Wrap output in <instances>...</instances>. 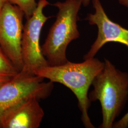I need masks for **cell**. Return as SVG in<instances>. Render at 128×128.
<instances>
[{
  "label": "cell",
  "instance_id": "cell-10",
  "mask_svg": "<svg viewBox=\"0 0 128 128\" xmlns=\"http://www.w3.org/2000/svg\"><path fill=\"white\" fill-rule=\"evenodd\" d=\"M7 1L12 4L17 6L22 10L26 20L32 16L38 5L36 0H7Z\"/></svg>",
  "mask_w": 128,
  "mask_h": 128
},
{
  "label": "cell",
  "instance_id": "cell-12",
  "mask_svg": "<svg viewBox=\"0 0 128 128\" xmlns=\"http://www.w3.org/2000/svg\"><path fill=\"white\" fill-rule=\"evenodd\" d=\"M120 4L128 8V0H118Z\"/></svg>",
  "mask_w": 128,
  "mask_h": 128
},
{
  "label": "cell",
  "instance_id": "cell-4",
  "mask_svg": "<svg viewBox=\"0 0 128 128\" xmlns=\"http://www.w3.org/2000/svg\"><path fill=\"white\" fill-rule=\"evenodd\" d=\"M49 4L46 0H38L36 9L24 25L21 42L23 68L20 71L35 74L37 70L50 66L40 46L42 28L50 18L46 16L43 10Z\"/></svg>",
  "mask_w": 128,
  "mask_h": 128
},
{
  "label": "cell",
  "instance_id": "cell-14",
  "mask_svg": "<svg viewBox=\"0 0 128 128\" xmlns=\"http://www.w3.org/2000/svg\"><path fill=\"white\" fill-rule=\"evenodd\" d=\"M7 2V0H0V11L2 10L5 4Z\"/></svg>",
  "mask_w": 128,
  "mask_h": 128
},
{
  "label": "cell",
  "instance_id": "cell-13",
  "mask_svg": "<svg viewBox=\"0 0 128 128\" xmlns=\"http://www.w3.org/2000/svg\"><path fill=\"white\" fill-rule=\"evenodd\" d=\"M91 0H81L82 5L84 7H87L90 3Z\"/></svg>",
  "mask_w": 128,
  "mask_h": 128
},
{
  "label": "cell",
  "instance_id": "cell-5",
  "mask_svg": "<svg viewBox=\"0 0 128 128\" xmlns=\"http://www.w3.org/2000/svg\"><path fill=\"white\" fill-rule=\"evenodd\" d=\"M44 78L20 71L12 80L0 87V119L6 110L30 98L44 100L50 95L53 82Z\"/></svg>",
  "mask_w": 128,
  "mask_h": 128
},
{
  "label": "cell",
  "instance_id": "cell-11",
  "mask_svg": "<svg viewBox=\"0 0 128 128\" xmlns=\"http://www.w3.org/2000/svg\"><path fill=\"white\" fill-rule=\"evenodd\" d=\"M112 128H128V112L124 115L122 119H120L118 122H114Z\"/></svg>",
  "mask_w": 128,
  "mask_h": 128
},
{
  "label": "cell",
  "instance_id": "cell-2",
  "mask_svg": "<svg viewBox=\"0 0 128 128\" xmlns=\"http://www.w3.org/2000/svg\"><path fill=\"white\" fill-rule=\"evenodd\" d=\"M92 84L94 89L88 97L91 101L98 100L102 107V122L100 128H112L128 97V73L120 71L104 58V68Z\"/></svg>",
  "mask_w": 128,
  "mask_h": 128
},
{
  "label": "cell",
  "instance_id": "cell-8",
  "mask_svg": "<svg viewBox=\"0 0 128 128\" xmlns=\"http://www.w3.org/2000/svg\"><path fill=\"white\" fill-rule=\"evenodd\" d=\"M39 101L30 98L6 110L0 119V128H38L44 116Z\"/></svg>",
  "mask_w": 128,
  "mask_h": 128
},
{
  "label": "cell",
  "instance_id": "cell-6",
  "mask_svg": "<svg viewBox=\"0 0 128 128\" xmlns=\"http://www.w3.org/2000/svg\"><path fill=\"white\" fill-rule=\"evenodd\" d=\"M24 17L22 10L9 2L0 11V46L20 71L23 68L21 42Z\"/></svg>",
  "mask_w": 128,
  "mask_h": 128
},
{
  "label": "cell",
  "instance_id": "cell-7",
  "mask_svg": "<svg viewBox=\"0 0 128 128\" xmlns=\"http://www.w3.org/2000/svg\"><path fill=\"white\" fill-rule=\"evenodd\" d=\"M94 14H88L86 20L91 25H96L98 34L84 60L94 58L96 53L109 42L119 43L128 48V30L112 22L107 16L100 0H92Z\"/></svg>",
  "mask_w": 128,
  "mask_h": 128
},
{
  "label": "cell",
  "instance_id": "cell-3",
  "mask_svg": "<svg viewBox=\"0 0 128 128\" xmlns=\"http://www.w3.org/2000/svg\"><path fill=\"white\" fill-rule=\"evenodd\" d=\"M53 5L58 9L56 18L41 48L49 65L55 66L68 61L66 56L67 48L72 41L79 38L77 22L82 4L81 0H66Z\"/></svg>",
  "mask_w": 128,
  "mask_h": 128
},
{
  "label": "cell",
  "instance_id": "cell-1",
  "mask_svg": "<svg viewBox=\"0 0 128 128\" xmlns=\"http://www.w3.org/2000/svg\"><path fill=\"white\" fill-rule=\"evenodd\" d=\"M84 60L82 63L68 61L60 66H48L37 70L35 74L53 83L61 84L70 89L77 98L84 126L94 128L88 114L91 102L88 93L94 78L104 68V62L94 58Z\"/></svg>",
  "mask_w": 128,
  "mask_h": 128
},
{
  "label": "cell",
  "instance_id": "cell-9",
  "mask_svg": "<svg viewBox=\"0 0 128 128\" xmlns=\"http://www.w3.org/2000/svg\"><path fill=\"white\" fill-rule=\"evenodd\" d=\"M20 72L0 46V87L12 80Z\"/></svg>",
  "mask_w": 128,
  "mask_h": 128
}]
</instances>
